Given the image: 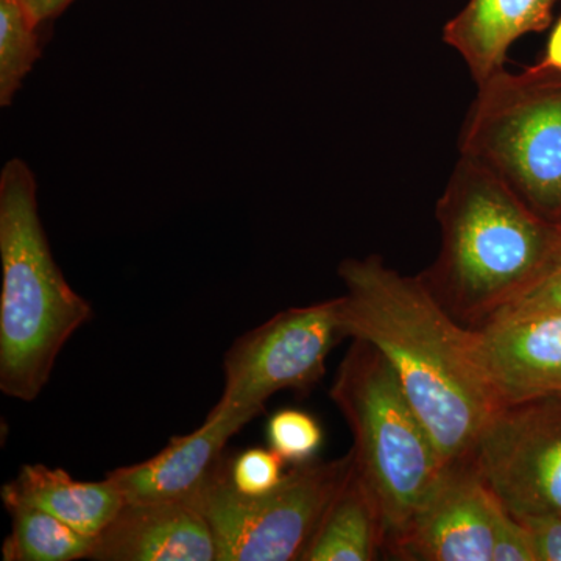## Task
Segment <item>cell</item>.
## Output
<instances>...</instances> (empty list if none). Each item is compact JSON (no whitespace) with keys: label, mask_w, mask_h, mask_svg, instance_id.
Masks as SVG:
<instances>
[{"label":"cell","mask_w":561,"mask_h":561,"mask_svg":"<svg viewBox=\"0 0 561 561\" xmlns=\"http://www.w3.org/2000/svg\"><path fill=\"white\" fill-rule=\"evenodd\" d=\"M339 276L345 337L381 351L446 465L470 459L501 409L476 359L472 330L438 305L420 276L402 275L378 254L343 261Z\"/></svg>","instance_id":"obj_1"},{"label":"cell","mask_w":561,"mask_h":561,"mask_svg":"<svg viewBox=\"0 0 561 561\" xmlns=\"http://www.w3.org/2000/svg\"><path fill=\"white\" fill-rule=\"evenodd\" d=\"M435 217L440 250L419 276L438 305L470 330L511 308L561 262L559 225L465 158L454 165Z\"/></svg>","instance_id":"obj_2"},{"label":"cell","mask_w":561,"mask_h":561,"mask_svg":"<svg viewBox=\"0 0 561 561\" xmlns=\"http://www.w3.org/2000/svg\"><path fill=\"white\" fill-rule=\"evenodd\" d=\"M0 390L32 402L49 382L66 343L94 312L51 256L35 176L18 158L0 175Z\"/></svg>","instance_id":"obj_3"},{"label":"cell","mask_w":561,"mask_h":561,"mask_svg":"<svg viewBox=\"0 0 561 561\" xmlns=\"http://www.w3.org/2000/svg\"><path fill=\"white\" fill-rule=\"evenodd\" d=\"M330 398L353 435L354 468L378 502L386 557L440 482L445 460L393 368L371 343L353 339Z\"/></svg>","instance_id":"obj_4"},{"label":"cell","mask_w":561,"mask_h":561,"mask_svg":"<svg viewBox=\"0 0 561 561\" xmlns=\"http://www.w3.org/2000/svg\"><path fill=\"white\" fill-rule=\"evenodd\" d=\"M459 157L491 173L552 224H561V72L505 68L478 87Z\"/></svg>","instance_id":"obj_5"},{"label":"cell","mask_w":561,"mask_h":561,"mask_svg":"<svg viewBox=\"0 0 561 561\" xmlns=\"http://www.w3.org/2000/svg\"><path fill=\"white\" fill-rule=\"evenodd\" d=\"M230 457L192 500L216 542V561H301L353 468V454L291 465L275 490L245 496L230 482Z\"/></svg>","instance_id":"obj_6"},{"label":"cell","mask_w":561,"mask_h":561,"mask_svg":"<svg viewBox=\"0 0 561 561\" xmlns=\"http://www.w3.org/2000/svg\"><path fill=\"white\" fill-rule=\"evenodd\" d=\"M343 337L339 298L276 313L225 353L224 393L206 419L253 420L279 391L309 393L323 379L328 356Z\"/></svg>","instance_id":"obj_7"},{"label":"cell","mask_w":561,"mask_h":561,"mask_svg":"<svg viewBox=\"0 0 561 561\" xmlns=\"http://www.w3.org/2000/svg\"><path fill=\"white\" fill-rule=\"evenodd\" d=\"M471 457L516 518L561 516V400L501 408Z\"/></svg>","instance_id":"obj_8"},{"label":"cell","mask_w":561,"mask_h":561,"mask_svg":"<svg viewBox=\"0 0 561 561\" xmlns=\"http://www.w3.org/2000/svg\"><path fill=\"white\" fill-rule=\"evenodd\" d=\"M504 505L472 457L446 465L423 507L386 553L402 561H493Z\"/></svg>","instance_id":"obj_9"},{"label":"cell","mask_w":561,"mask_h":561,"mask_svg":"<svg viewBox=\"0 0 561 561\" xmlns=\"http://www.w3.org/2000/svg\"><path fill=\"white\" fill-rule=\"evenodd\" d=\"M472 334L476 359L501 408L561 400V316L505 311Z\"/></svg>","instance_id":"obj_10"},{"label":"cell","mask_w":561,"mask_h":561,"mask_svg":"<svg viewBox=\"0 0 561 561\" xmlns=\"http://www.w3.org/2000/svg\"><path fill=\"white\" fill-rule=\"evenodd\" d=\"M88 560L216 561L217 551L208 523L190 502H125Z\"/></svg>","instance_id":"obj_11"},{"label":"cell","mask_w":561,"mask_h":561,"mask_svg":"<svg viewBox=\"0 0 561 561\" xmlns=\"http://www.w3.org/2000/svg\"><path fill=\"white\" fill-rule=\"evenodd\" d=\"M245 415L206 419L202 427L173 437L157 456L106 472L125 502L190 501L219 470L228 442L250 423Z\"/></svg>","instance_id":"obj_12"},{"label":"cell","mask_w":561,"mask_h":561,"mask_svg":"<svg viewBox=\"0 0 561 561\" xmlns=\"http://www.w3.org/2000/svg\"><path fill=\"white\" fill-rule=\"evenodd\" d=\"M556 0H468L443 28V41L460 55L476 87L505 69L508 50L524 35L542 32Z\"/></svg>","instance_id":"obj_13"},{"label":"cell","mask_w":561,"mask_h":561,"mask_svg":"<svg viewBox=\"0 0 561 561\" xmlns=\"http://www.w3.org/2000/svg\"><path fill=\"white\" fill-rule=\"evenodd\" d=\"M3 507L32 505L70 527L95 538L125 504L119 491L106 479L77 481L62 468L24 465L16 478L0 490Z\"/></svg>","instance_id":"obj_14"},{"label":"cell","mask_w":561,"mask_h":561,"mask_svg":"<svg viewBox=\"0 0 561 561\" xmlns=\"http://www.w3.org/2000/svg\"><path fill=\"white\" fill-rule=\"evenodd\" d=\"M383 548L386 531L378 502L353 460L301 561H373L383 559Z\"/></svg>","instance_id":"obj_15"},{"label":"cell","mask_w":561,"mask_h":561,"mask_svg":"<svg viewBox=\"0 0 561 561\" xmlns=\"http://www.w3.org/2000/svg\"><path fill=\"white\" fill-rule=\"evenodd\" d=\"M11 531L2 545L5 561L88 560L95 538L32 505L5 507Z\"/></svg>","instance_id":"obj_16"},{"label":"cell","mask_w":561,"mask_h":561,"mask_svg":"<svg viewBox=\"0 0 561 561\" xmlns=\"http://www.w3.org/2000/svg\"><path fill=\"white\" fill-rule=\"evenodd\" d=\"M39 24L24 0H0V103L10 105L39 57Z\"/></svg>","instance_id":"obj_17"},{"label":"cell","mask_w":561,"mask_h":561,"mask_svg":"<svg viewBox=\"0 0 561 561\" xmlns=\"http://www.w3.org/2000/svg\"><path fill=\"white\" fill-rule=\"evenodd\" d=\"M267 440L287 463H305L323 445V430L311 413L284 409L268 420Z\"/></svg>","instance_id":"obj_18"},{"label":"cell","mask_w":561,"mask_h":561,"mask_svg":"<svg viewBox=\"0 0 561 561\" xmlns=\"http://www.w3.org/2000/svg\"><path fill=\"white\" fill-rule=\"evenodd\" d=\"M287 461L272 448H251L230 457V482L245 496L275 490L286 476Z\"/></svg>","instance_id":"obj_19"},{"label":"cell","mask_w":561,"mask_h":561,"mask_svg":"<svg viewBox=\"0 0 561 561\" xmlns=\"http://www.w3.org/2000/svg\"><path fill=\"white\" fill-rule=\"evenodd\" d=\"M493 561H537L529 529L507 508H504L497 523Z\"/></svg>","instance_id":"obj_20"},{"label":"cell","mask_w":561,"mask_h":561,"mask_svg":"<svg viewBox=\"0 0 561 561\" xmlns=\"http://www.w3.org/2000/svg\"><path fill=\"white\" fill-rule=\"evenodd\" d=\"M505 311L545 312L561 316V262Z\"/></svg>","instance_id":"obj_21"},{"label":"cell","mask_w":561,"mask_h":561,"mask_svg":"<svg viewBox=\"0 0 561 561\" xmlns=\"http://www.w3.org/2000/svg\"><path fill=\"white\" fill-rule=\"evenodd\" d=\"M530 531L537 561H561V516L523 518Z\"/></svg>","instance_id":"obj_22"},{"label":"cell","mask_w":561,"mask_h":561,"mask_svg":"<svg viewBox=\"0 0 561 561\" xmlns=\"http://www.w3.org/2000/svg\"><path fill=\"white\" fill-rule=\"evenodd\" d=\"M24 2L27 9L31 10L33 20L43 25L47 21L60 16L73 0H24Z\"/></svg>","instance_id":"obj_23"},{"label":"cell","mask_w":561,"mask_h":561,"mask_svg":"<svg viewBox=\"0 0 561 561\" xmlns=\"http://www.w3.org/2000/svg\"><path fill=\"white\" fill-rule=\"evenodd\" d=\"M538 65L561 72V18L553 25L551 35H549L548 46H546L545 57L541 58Z\"/></svg>","instance_id":"obj_24"},{"label":"cell","mask_w":561,"mask_h":561,"mask_svg":"<svg viewBox=\"0 0 561 561\" xmlns=\"http://www.w3.org/2000/svg\"><path fill=\"white\" fill-rule=\"evenodd\" d=\"M559 227H560V230H561V224L559 225Z\"/></svg>","instance_id":"obj_25"}]
</instances>
